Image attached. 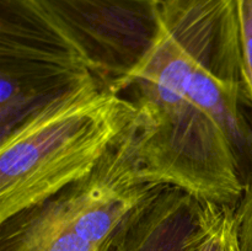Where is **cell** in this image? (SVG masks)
<instances>
[{
	"instance_id": "obj_8",
	"label": "cell",
	"mask_w": 252,
	"mask_h": 251,
	"mask_svg": "<svg viewBox=\"0 0 252 251\" xmlns=\"http://www.w3.org/2000/svg\"><path fill=\"white\" fill-rule=\"evenodd\" d=\"M193 251H240L234 207L203 202L202 226Z\"/></svg>"
},
{
	"instance_id": "obj_7",
	"label": "cell",
	"mask_w": 252,
	"mask_h": 251,
	"mask_svg": "<svg viewBox=\"0 0 252 251\" xmlns=\"http://www.w3.org/2000/svg\"><path fill=\"white\" fill-rule=\"evenodd\" d=\"M203 201L160 185L123 223L116 251H193L202 226Z\"/></svg>"
},
{
	"instance_id": "obj_4",
	"label": "cell",
	"mask_w": 252,
	"mask_h": 251,
	"mask_svg": "<svg viewBox=\"0 0 252 251\" xmlns=\"http://www.w3.org/2000/svg\"><path fill=\"white\" fill-rule=\"evenodd\" d=\"M97 80L33 0H0V138Z\"/></svg>"
},
{
	"instance_id": "obj_2",
	"label": "cell",
	"mask_w": 252,
	"mask_h": 251,
	"mask_svg": "<svg viewBox=\"0 0 252 251\" xmlns=\"http://www.w3.org/2000/svg\"><path fill=\"white\" fill-rule=\"evenodd\" d=\"M134 117L125 96L93 80L20 123L0 142V221L90 175Z\"/></svg>"
},
{
	"instance_id": "obj_5",
	"label": "cell",
	"mask_w": 252,
	"mask_h": 251,
	"mask_svg": "<svg viewBox=\"0 0 252 251\" xmlns=\"http://www.w3.org/2000/svg\"><path fill=\"white\" fill-rule=\"evenodd\" d=\"M189 107L216 123L244 189L252 187V95L241 59L236 0H219L181 80Z\"/></svg>"
},
{
	"instance_id": "obj_6",
	"label": "cell",
	"mask_w": 252,
	"mask_h": 251,
	"mask_svg": "<svg viewBox=\"0 0 252 251\" xmlns=\"http://www.w3.org/2000/svg\"><path fill=\"white\" fill-rule=\"evenodd\" d=\"M102 85L118 93L154 47L161 0H33Z\"/></svg>"
},
{
	"instance_id": "obj_10",
	"label": "cell",
	"mask_w": 252,
	"mask_h": 251,
	"mask_svg": "<svg viewBox=\"0 0 252 251\" xmlns=\"http://www.w3.org/2000/svg\"><path fill=\"white\" fill-rule=\"evenodd\" d=\"M235 225L240 251H252V187L235 207Z\"/></svg>"
},
{
	"instance_id": "obj_3",
	"label": "cell",
	"mask_w": 252,
	"mask_h": 251,
	"mask_svg": "<svg viewBox=\"0 0 252 251\" xmlns=\"http://www.w3.org/2000/svg\"><path fill=\"white\" fill-rule=\"evenodd\" d=\"M158 186L140 175L133 120L90 175L0 221V251H116L126 219Z\"/></svg>"
},
{
	"instance_id": "obj_1",
	"label": "cell",
	"mask_w": 252,
	"mask_h": 251,
	"mask_svg": "<svg viewBox=\"0 0 252 251\" xmlns=\"http://www.w3.org/2000/svg\"><path fill=\"white\" fill-rule=\"evenodd\" d=\"M218 0H161V30L118 94L135 108V157L149 184L234 207L243 197L223 133L184 98L181 74Z\"/></svg>"
},
{
	"instance_id": "obj_9",
	"label": "cell",
	"mask_w": 252,
	"mask_h": 251,
	"mask_svg": "<svg viewBox=\"0 0 252 251\" xmlns=\"http://www.w3.org/2000/svg\"><path fill=\"white\" fill-rule=\"evenodd\" d=\"M244 74L252 95V0H236Z\"/></svg>"
}]
</instances>
